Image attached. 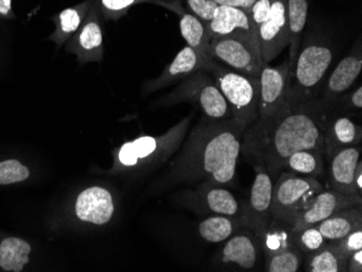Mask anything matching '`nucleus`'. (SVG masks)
<instances>
[{"mask_svg": "<svg viewBox=\"0 0 362 272\" xmlns=\"http://www.w3.org/2000/svg\"><path fill=\"white\" fill-rule=\"evenodd\" d=\"M321 191L323 186L317 178L306 177L290 170L282 172L272 188V218L291 223L309 200Z\"/></svg>", "mask_w": 362, "mask_h": 272, "instance_id": "8", "label": "nucleus"}, {"mask_svg": "<svg viewBox=\"0 0 362 272\" xmlns=\"http://www.w3.org/2000/svg\"><path fill=\"white\" fill-rule=\"evenodd\" d=\"M95 0H84L72 7L65 8L56 14L52 19L56 28L54 33L49 36L48 40L54 42L58 48L64 46L81 28Z\"/></svg>", "mask_w": 362, "mask_h": 272, "instance_id": "22", "label": "nucleus"}, {"mask_svg": "<svg viewBox=\"0 0 362 272\" xmlns=\"http://www.w3.org/2000/svg\"><path fill=\"white\" fill-rule=\"evenodd\" d=\"M362 198L347 196L339 194L337 191H321L309 200L306 206L291 220L294 231L300 230L306 227L316 226L317 223L330 217L337 211L345 207L361 205Z\"/></svg>", "mask_w": 362, "mask_h": 272, "instance_id": "16", "label": "nucleus"}, {"mask_svg": "<svg viewBox=\"0 0 362 272\" xmlns=\"http://www.w3.org/2000/svg\"><path fill=\"white\" fill-rule=\"evenodd\" d=\"M325 152L322 150H300L286 158L284 170L306 177L318 178L325 174Z\"/></svg>", "mask_w": 362, "mask_h": 272, "instance_id": "28", "label": "nucleus"}, {"mask_svg": "<svg viewBox=\"0 0 362 272\" xmlns=\"http://www.w3.org/2000/svg\"><path fill=\"white\" fill-rule=\"evenodd\" d=\"M223 243L225 244L216 256L219 268L235 271L257 269L262 255L258 235L244 228Z\"/></svg>", "mask_w": 362, "mask_h": 272, "instance_id": "12", "label": "nucleus"}, {"mask_svg": "<svg viewBox=\"0 0 362 272\" xmlns=\"http://www.w3.org/2000/svg\"><path fill=\"white\" fill-rule=\"evenodd\" d=\"M95 6L100 10L103 19L107 21H117L127 14L128 10L134 6L141 4H151L166 8L180 16L185 11L178 1L168 0H95Z\"/></svg>", "mask_w": 362, "mask_h": 272, "instance_id": "27", "label": "nucleus"}, {"mask_svg": "<svg viewBox=\"0 0 362 272\" xmlns=\"http://www.w3.org/2000/svg\"><path fill=\"white\" fill-rule=\"evenodd\" d=\"M362 109V87L358 86L351 93H344L327 112V117L346 114L347 112H360Z\"/></svg>", "mask_w": 362, "mask_h": 272, "instance_id": "35", "label": "nucleus"}, {"mask_svg": "<svg viewBox=\"0 0 362 272\" xmlns=\"http://www.w3.org/2000/svg\"><path fill=\"white\" fill-rule=\"evenodd\" d=\"M362 271V249H358L349 256L347 261L346 272Z\"/></svg>", "mask_w": 362, "mask_h": 272, "instance_id": "39", "label": "nucleus"}, {"mask_svg": "<svg viewBox=\"0 0 362 272\" xmlns=\"http://www.w3.org/2000/svg\"><path fill=\"white\" fill-rule=\"evenodd\" d=\"M317 228L322 233L327 242H334L343 239L354 230L362 228L361 205L345 207L317 223Z\"/></svg>", "mask_w": 362, "mask_h": 272, "instance_id": "23", "label": "nucleus"}, {"mask_svg": "<svg viewBox=\"0 0 362 272\" xmlns=\"http://www.w3.org/2000/svg\"><path fill=\"white\" fill-rule=\"evenodd\" d=\"M304 266V254L295 247L265 257V271L298 272Z\"/></svg>", "mask_w": 362, "mask_h": 272, "instance_id": "32", "label": "nucleus"}, {"mask_svg": "<svg viewBox=\"0 0 362 272\" xmlns=\"http://www.w3.org/2000/svg\"><path fill=\"white\" fill-rule=\"evenodd\" d=\"M218 6H229L238 8L250 14L256 0H214Z\"/></svg>", "mask_w": 362, "mask_h": 272, "instance_id": "38", "label": "nucleus"}, {"mask_svg": "<svg viewBox=\"0 0 362 272\" xmlns=\"http://www.w3.org/2000/svg\"><path fill=\"white\" fill-rule=\"evenodd\" d=\"M264 63H270L288 47V23L286 0H272L265 21L256 28Z\"/></svg>", "mask_w": 362, "mask_h": 272, "instance_id": "15", "label": "nucleus"}, {"mask_svg": "<svg viewBox=\"0 0 362 272\" xmlns=\"http://www.w3.org/2000/svg\"><path fill=\"white\" fill-rule=\"evenodd\" d=\"M362 128L346 115L327 117L323 131L325 158L329 160L344 148L361 145Z\"/></svg>", "mask_w": 362, "mask_h": 272, "instance_id": "20", "label": "nucleus"}, {"mask_svg": "<svg viewBox=\"0 0 362 272\" xmlns=\"http://www.w3.org/2000/svg\"><path fill=\"white\" fill-rule=\"evenodd\" d=\"M244 229L241 218L223 216V215H211L199 223L200 237L206 242L223 243L235 233Z\"/></svg>", "mask_w": 362, "mask_h": 272, "instance_id": "24", "label": "nucleus"}, {"mask_svg": "<svg viewBox=\"0 0 362 272\" xmlns=\"http://www.w3.org/2000/svg\"><path fill=\"white\" fill-rule=\"evenodd\" d=\"M179 28L181 36L186 40L187 46L200 52L207 58H211L209 54L211 49V37L207 33L206 26L194 14L184 11L179 16Z\"/></svg>", "mask_w": 362, "mask_h": 272, "instance_id": "30", "label": "nucleus"}, {"mask_svg": "<svg viewBox=\"0 0 362 272\" xmlns=\"http://www.w3.org/2000/svg\"><path fill=\"white\" fill-rule=\"evenodd\" d=\"M30 170L16 158H9L0 162V184H18L30 177Z\"/></svg>", "mask_w": 362, "mask_h": 272, "instance_id": "34", "label": "nucleus"}, {"mask_svg": "<svg viewBox=\"0 0 362 272\" xmlns=\"http://www.w3.org/2000/svg\"><path fill=\"white\" fill-rule=\"evenodd\" d=\"M334 249L339 252V255L344 259L349 261V256L355 253L358 249H362V228L354 230L353 232L344 237L343 239L337 240L331 242Z\"/></svg>", "mask_w": 362, "mask_h": 272, "instance_id": "36", "label": "nucleus"}, {"mask_svg": "<svg viewBox=\"0 0 362 272\" xmlns=\"http://www.w3.org/2000/svg\"><path fill=\"white\" fill-rule=\"evenodd\" d=\"M211 58L242 74L258 77L264 66L256 33L218 36L211 40Z\"/></svg>", "mask_w": 362, "mask_h": 272, "instance_id": "7", "label": "nucleus"}, {"mask_svg": "<svg viewBox=\"0 0 362 272\" xmlns=\"http://www.w3.org/2000/svg\"><path fill=\"white\" fill-rule=\"evenodd\" d=\"M193 102L199 105L204 117L211 119H233L231 110L219 90L211 73L205 70L195 72L184 79L173 93L163 98V105Z\"/></svg>", "mask_w": 362, "mask_h": 272, "instance_id": "6", "label": "nucleus"}, {"mask_svg": "<svg viewBox=\"0 0 362 272\" xmlns=\"http://www.w3.org/2000/svg\"><path fill=\"white\" fill-rule=\"evenodd\" d=\"M255 179L252 184L249 201L243 203L241 220L244 228L260 237L272 220V176L262 162H254Z\"/></svg>", "mask_w": 362, "mask_h": 272, "instance_id": "9", "label": "nucleus"}, {"mask_svg": "<svg viewBox=\"0 0 362 272\" xmlns=\"http://www.w3.org/2000/svg\"><path fill=\"white\" fill-rule=\"evenodd\" d=\"M346 259H344L332 243L327 242L314 253L304 257V271L307 272H346Z\"/></svg>", "mask_w": 362, "mask_h": 272, "instance_id": "31", "label": "nucleus"}, {"mask_svg": "<svg viewBox=\"0 0 362 272\" xmlns=\"http://www.w3.org/2000/svg\"><path fill=\"white\" fill-rule=\"evenodd\" d=\"M332 61L330 42L319 36H307L291 68L288 100L298 105L316 100Z\"/></svg>", "mask_w": 362, "mask_h": 272, "instance_id": "4", "label": "nucleus"}, {"mask_svg": "<svg viewBox=\"0 0 362 272\" xmlns=\"http://www.w3.org/2000/svg\"><path fill=\"white\" fill-rule=\"evenodd\" d=\"M187 206L201 215H223L241 218L243 204L225 186L201 182L185 198Z\"/></svg>", "mask_w": 362, "mask_h": 272, "instance_id": "11", "label": "nucleus"}, {"mask_svg": "<svg viewBox=\"0 0 362 272\" xmlns=\"http://www.w3.org/2000/svg\"><path fill=\"white\" fill-rule=\"evenodd\" d=\"M327 243V240L323 237L322 233L316 226L306 227L295 231L293 237V245L304 254V257L308 254L318 251Z\"/></svg>", "mask_w": 362, "mask_h": 272, "instance_id": "33", "label": "nucleus"}, {"mask_svg": "<svg viewBox=\"0 0 362 272\" xmlns=\"http://www.w3.org/2000/svg\"><path fill=\"white\" fill-rule=\"evenodd\" d=\"M191 13L199 18L204 24L213 19L215 10L218 7L214 0H186Z\"/></svg>", "mask_w": 362, "mask_h": 272, "instance_id": "37", "label": "nucleus"}, {"mask_svg": "<svg viewBox=\"0 0 362 272\" xmlns=\"http://www.w3.org/2000/svg\"><path fill=\"white\" fill-rule=\"evenodd\" d=\"M294 229L288 221L272 218L267 228L260 235L259 241L265 257L290 249L293 245Z\"/></svg>", "mask_w": 362, "mask_h": 272, "instance_id": "26", "label": "nucleus"}, {"mask_svg": "<svg viewBox=\"0 0 362 272\" xmlns=\"http://www.w3.org/2000/svg\"><path fill=\"white\" fill-rule=\"evenodd\" d=\"M361 155V145L344 148L335 152L329 162V184L330 189L347 196H359L354 182L356 167Z\"/></svg>", "mask_w": 362, "mask_h": 272, "instance_id": "19", "label": "nucleus"}, {"mask_svg": "<svg viewBox=\"0 0 362 272\" xmlns=\"http://www.w3.org/2000/svg\"><path fill=\"white\" fill-rule=\"evenodd\" d=\"M286 14L288 23V62L291 68L298 57V50L302 45L303 32L306 26L308 18V1L307 0H286Z\"/></svg>", "mask_w": 362, "mask_h": 272, "instance_id": "25", "label": "nucleus"}, {"mask_svg": "<svg viewBox=\"0 0 362 272\" xmlns=\"http://www.w3.org/2000/svg\"><path fill=\"white\" fill-rule=\"evenodd\" d=\"M16 14L12 8V0H0V20H14Z\"/></svg>", "mask_w": 362, "mask_h": 272, "instance_id": "40", "label": "nucleus"}, {"mask_svg": "<svg viewBox=\"0 0 362 272\" xmlns=\"http://www.w3.org/2000/svg\"><path fill=\"white\" fill-rule=\"evenodd\" d=\"M193 117L190 113L163 135L141 136L123 143L114 151L107 174H142L162 166L180 149Z\"/></svg>", "mask_w": 362, "mask_h": 272, "instance_id": "3", "label": "nucleus"}, {"mask_svg": "<svg viewBox=\"0 0 362 272\" xmlns=\"http://www.w3.org/2000/svg\"><path fill=\"white\" fill-rule=\"evenodd\" d=\"M103 20L100 10L98 9L95 4H93L81 28L65 44L66 52L74 54L81 64L101 62L103 60L105 47Z\"/></svg>", "mask_w": 362, "mask_h": 272, "instance_id": "13", "label": "nucleus"}, {"mask_svg": "<svg viewBox=\"0 0 362 272\" xmlns=\"http://www.w3.org/2000/svg\"><path fill=\"white\" fill-rule=\"evenodd\" d=\"M211 59L192 49L191 47H185L177 54L174 60L164 69L160 76L146 81L142 88L144 95L162 90L174 83L184 81L197 71L204 70L206 63Z\"/></svg>", "mask_w": 362, "mask_h": 272, "instance_id": "17", "label": "nucleus"}, {"mask_svg": "<svg viewBox=\"0 0 362 272\" xmlns=\"http://www.w3.org/2000/svg\"><path fill=\"white\" fill-rule=\"evenodd\" d=\"M291 66L288 60L280 66H272L265 63L260 71L259 103L257 119L272 117L288 101Z\"/></svg>", "mask_w": 362, "mask_h": 272, "instance_id": "14", "label": "nucleus"}, {"mask_svg": "<svg viewBox=\"0 0 362 272\" xmlns=\"http://www.w3.org/2000/svg\"><path fill=\"white\" fill-rule=\"evenodd\" d=\"M30 243L21 237H8L0 242V268L4 271L20 272L30 261Z\"/></svg>", "mask_w": 362, "mask_h": 272, "instance_id": "29", "label": "nucleus"}, {"mask_svg": "<svg viewBox=\"0 0 362 272\" xmlns=\"http://www.w3.org/2000/svg\"><path fill=\"white\" fill-rule=\"evenodd\" d=\"M209 37L240 33H256L251 16L243 10L229 6H218L213 19L205 24Z\"/></svg>", "mask_w": 362, "mask_h": 272, "instance_id": "21", "label": "nucleus"}, {"mask_svg": "<svg viewBox=\"0 0 362 272\" xmlns=\"http://www.w3.org/2000/svg\"><path fill=\"white\" fill-rule=\"evenodd\" d=\"M205 71L211 73L223 93L233 119L247 128L258 117L259 78L235 72L213 58L206 63Z\"/></svg>", "mask_w": 362, "mask_h": 272, "instance_id": "5", "label": "nucleus"}, {"mask_svg": "<svg viewBox=\"0 0 362 272\" xmlns=\"http://www.w3.org/2000/svg\"><path fill=\"white\" fill-rule=\"evenodd\" d=\"M325 117L309 105L286 101L272 117L256 119L246 128L242 153L262 162L272 178L284 170L286 158L305 149L322 150Z\"/></svg>", "mask_w": 362, "mask_h": 272, "instance_id": "1", "label": "nucleus"}, {"mask_svg": "<svg viewBox=\"0 0 362 272\" xmlns=\"http://www.w3.org/2000/svg\"><path fill=\"white\" fill-rule=\"evenodd\" d=\"M354 182H355L356 189H357L358 194L362 196V161L360 158L358 162L357 167L355 170V176H354Z\"/></svg>", "mask_w": 362, "mask_h": 272, "instance_id": "41", "label": "nucleus"}, {"mask_svg": "<svg viewBox=\"0 0 362 272\" xmlns=\"http://www.w3.org/2000/svg\"><path fill=\"white\" fill-rule=\"evenodd\" d=\"M245 129L233 119L202 117L173 162L170 177L187 184L233 186Z\"/></svg>", "mask_w": 362, "mask_h": 272, "instance_id": "2", "label": "nucleus"}, {"mask_svg": "<svg viewBox=\"0 0 362 272\" xmlns=\"http://www.w3.org/2000/svg\"><path fill=\"white\" fill-rule=\"evenodd\" d=\"M362 70L361 45L354 47L349 56L341 59L337 68L331 73L325 85L320 98L311 101L309 105L327 119L335 101L351 88Z\"/></svg>", "mask_w": 362, "mask_h": 272, "instance_id": "10", "label": "nucleus"}, {"mask_svg": "<svg viewBox=\"0 0 362 272\" xmlns=\"http://www.w3.org/2000/svg\"><path fill=\"white\" fill-rule=\"evenodd\" d=\"M114 212L113 196L103 187L93 186L85 189L75 201V215L83 223L103 226L111 220Z\"/></svg>", "mask_w": 362, "mask_h": 272, "instance_id": "18", "label": "nucleus"}]
</instances>
